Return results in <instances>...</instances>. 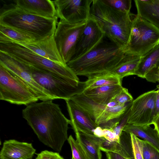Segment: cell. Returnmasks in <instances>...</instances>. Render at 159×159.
<instances>
[{"label":"cell","instance_id":"obj_1","mask_svg":"<svg viewBox=\"0 0 159 159\" xmlns=\"http://www.w3.org/2000/svg\"><path fill=\"white\" fill-rule=\"evenodd\" d=\"M22 115L41 142L56 152H61L68 140L71 122L63 113L59 105L52 100L33 103L22 110Z\"/></svg>","mask_w":159,"mask_h":159},{"label":"cell","instance_id":"obj_2","mask_svg":"<svg viewBox=\"0 0 159 159\" xmlns=\"http://www.w3.org/2000/svg\"><path fill=\"white\" fill-rule=\"evenodd\" d=\"M136 16L130 12L116 10L104 0H93L90 7V17L97 22L105 37L125 50Z\"/></svg>","mask_w":159,"mask_h":159},{"label":"cell","instance_id":"obj_3","mask_svg":"<svg viewBox=\"0 0 159 159\" xmlns=\"http://www.w3.org/2000/svg\"><path fill=\"white\" fill-rule=\"evenodd\" d=\"M125 52V49L111 41L103 40L91 51L67 64L77 76L89 78L110 72L117 66Z\"/></svg>","mask_w":159,"mask_h":159},{"label":"cell","instance_id":"obj_4","mask_svg":"<svg viewBox=\"0 0 159 159\" xmlns=\"http://www.w3.org/2000/svg\"><path fill=\"white\" fill-rule=\"evenodd\" d=\"M57 19H49L25 12L14 3L4 4L0 10V25L29 34L38 41L53 36Z\"/></svg>","mask_w":159,"mask_h":159},{"label":"cell","instance_id":"obj_5","mask_svg":"<svg viewBox=\"0 0 159 159\" xmlns=\"http://www.w3.org/2000/svg\"><path fill=\"white\" fill-rule=\"evenodd\" d=\"M26 64L28 66L33 78L45 90L52 100L62 99L66 100L83 93L84 90L83 82L56 75Z\"/></svg>","mask_w":159,"mask_h":159},{"label":"cell","instance_id":"obj_6","mask_svg":"<svg viewBox=\"0 0 159 159\" xmlns=\"http://www.w3.org/2000/svg\"><path fill=\"white\" fill-rule=\"evenodd\" d=\"M0 51L36 68L80 81L78 76L67 65L64 66L54 62L14 42H0Z\"/></svg>","mask_w":159,"mask_h":159},{"label":"cell","instance_id":"obj_7","mask_svg":"<svg viewBox=\"0 0 159 159\" xmlns=\"http://www.w3.org/2000/svg\"><path fill=\"white\" fill-rule=\"evenodd\" d=\"M159 43V30L137 14L125 52L141 57Z\"/></svg>","mask_w":159,"mask_h":159},{"label":"cell","instance_id":"obj_8","mask_svg":"<svg viewBox=\"0 0 159 159\" xmlns=\"http://www.w3.org/2000/svg\"><path fill=\"white\" fill-rule=\"evenodd\" d=\"M0 100L12 104L26 106L39 100L27 86L0 65Z\"/></svg>","mask_w":159,"mask_h":159},{"label":"cell","instance_id":"obj_9","mask_svg":"<svg viewBox=\"0 0 159 159\" xmlns=\"http://www.w3.org/2000/svg\"><path fill=\"white\" fill-rule=\"evenodd\" d=\"M86 22L70 23L60 20L57 23L53 36L59 52L66 64L74 55L78 40Z\"/></svg>","mask_w":159,"mask_h":159},{"label":"cell","instance_id":"obj_10","mask_svg":"<svg viewBox=\"0 0 159 159\" xmlns=\"http://www.w3.org/2000/svg\"><path fill=\"white\" fill-rule=\"evenodd\" d=\"M0 65L27 86L39 100H52L45 90L34 80L28 66L7 53L0 51Z\"/></svg>","mask_w":159,"mask_h":159},{"label":"cell","instance_id":"obj_11","mask_svg":"<svg viewBox=\"0 0 159 159\" xmlns=\"http://www.w3.org/2000/svg\"><path fill=\"white\" fill-rule=\"evenodd\" d=\"M157 92L155 90L148 91L133 100L130 108L127 124L142 126H150L152 124L154 118Z\"/></svg>","mask_w":159,"mask_h":159},{"label":"cell","instance_id":"obj_12","mask_svg":"<svg viewBox=\"0 0 159 159\" xmlns=\"http://www.w3.org/2000/svg\"><path fill=\"white\" fill-rule=\"evenodd\" d=\"M93 0H55L56 16L60 20L70 23L87 21L90 18Z\"/></svg>","mask_w":159,"mask_h":159},{"label":"cell","instance_id":"obj_13","mask_svg":"<svg viewBox=\"0 0 159 159\" xmlns=\"http://www.w3.org/2000/svg\"><path fill=\"white\" fill-rule=\"evenodd\" d=\"M105 34L97 22L90 17L76 44L71 60L80 57L93 49L103 40Z\"/></svg>","mask_w":159,"mask_h":159},{"label":"cell","instance_id":"obj_14","mask_svg":"<svg viewBox=\"0 0 159 159\" xmlns=\"http://www.w3.org/2000/svg\"><path fill=\"white\" fill-rule=\"evenodd\" d=\"M7 42H14L58 64L64 66L67 65L64 62L59 52L53 36L45 39L32 43Z\"/></svg>","mask_w":159,"mask_h":159},{"label":"cell","instance_id":"obj_15","mask_svg":"<svg viewBox=\"0 0 159 159\" xmlns=\"http://www.w3.org/2000/svg\"><path fill=\"white\" fill-rule=\"evenodd\" d=\"M70 117L72 127L81 131L94 134L98 126L92 117L70 99L65 100Z\"/></svg>","mask_w":159,"mask_h":159},{"label":"cell","instance_id":"obj_16","mask_svg":"<svg viewBox=\"0 0 159 159\" xmlns=\"http://www.w3.org/2000/svg\"><path fill=\"white\" fill-rule=\"evenodd\" d=\"M35 152L31 143L14 139L5 140L0 152V159H33Z\"/></svg>","mask_w":159,"mask_h":159},{"label":"cell","instance_id":"obj_17","mask_svg":"<svg viewBox=\"0 0 159 159\" xmlns=\"http://www.w3.org/2000/svg\"><path fill=\"white\" fill-rule=\"evenodd\" d=\"M105 152L117 153L127 159H135V148L130 133L123 131L119 141H109L104 137L100 147Z\"/></svg>","mask_w":159,"mask_h":159},{"label":"cell","instance_id":"obj_18","mask_svg":"<svg viewBox=\"0 0 159 159\" xmlns=\"http://www.w3.org/2000/svg\"><path fill=\"white\" fill-rule=\"evenodd\" d=\"M13 2L19 8L29 13L49 19L57 18L53 1L16 0Z\"/></svg>","mask_w":159,"mask_h":159},{"label":"cell","instance_id":"obj_19","mask_svg":"<svg viewBox=\"0 0 159 159\" xmlns=\"http://www.w3.org/2000/svg\"><path fill=\"white\" fill-rule=\"evenodd\" d=\"M76 140L85 152L88 159H101L100 148L103 137H99L73 127Z\"/></svg>","mask_w":159,"mask_h":159},{"label":"cell","instance_id":"obj_20","mask_svg":"<svg viewBox=\"0 0 159 159\" xmlns=\"http://www.w3.org/2000/svg\"><path fill=\"white\" fill-rule=\"evenodd\" d=\"M123 88L122 84L107 85L86 89L83 93L97 103L107 105Z\"/></svg>","mask_w":159,"mask_h":159},{"label":"cell","instance_id":"obj_21","mask_svg":"<svg viewBox=\"0 0 159 159\" xmlns=\"http://www.w3.org/2000/svg\"><path fill=\"white\" fill-rule=\"evenodd\" d=\"M137 15L159 30V0H135Z\"/></svg>","mask_w":159,"mask_h":159},{"label":"cell","instance_id":"obj_22","mask_svg":"<svg viewBox=\"0 0 159 159\" xmlns=\"http://www.w3.org/2000/svg\"><path fill=\"white\" fill-rule=\"evenodd\" d=\"M141 57L125 52L119 63L110 73L122 80L124 77L134 75Z\"/></svg>","mask_w":159,"mask_h":159},{"label":"cell","instance_id":"obj_23","mask_svg":"<svg viewBox=\"0 0 159 159\" xmlns=\"http://www.w3.org/2000/svg\"><path fill=\"white\" fill-rule=\"evenodd\" d=\"M123 131L133 134L142 140L149 143L159 151V135L155 129L150 126H142L127 124Z\"/></svg>","mask_w":159,"mask_h":159},{"label":"cell","instance_id":"obj_24","mask_svg":"<svg viewBox=\"0 0 159 159\" xmlns=\"http://www.w3.org/2000/svg\"><path fill=\"white\" fill-rule=\"evenodd\" d=\"M159 64V43L141 56L134 75L144 78L145 75Z\"/></svg>","mask_w":159,"mask_h":159},{"label":"cell","instance_id":"obj_25","mask_svg":"<svg viewBox=\"0 0 159 159\" xmlns=\"http://www.w3.org/2000/svg\"><path fill=\"white\" fill-rule=\"evenodd\" d=\"M70 99L87 113L94 120L100 116L107 106L97 103L83 93L75 95Z\"/></svg>","mask_w":159,"mask_h":159},{"label":"cell","instance_id":"obj_26","mask_svg":"<svg viewBox=\"0 0 159 159\" xmlns=\"http://www.w3.org/2000/svg\"><path fill=\"white\" fill-rule=\"evenodd\" d=\"M34 36L22 31L0 25V42L32 43L38 41Z\"/></svg>","mask_w":159,"mask_h":159},{"label":"cell","instance_id":"obj_27","mask_svg":"<svg viewBox=\"0 0 159 159\" xmlns=\"http://www.w3.org/2000/svg\"><path fill=\"white\" fill-rule=\"evenodd\" d=\"M122 80L110 72L88 78L83 82L84 90L107 85L122 84Z\"/></svg>","mask_w":159,"mask_h":159},{"label":"cell","instance_id":"obj_28","mask_svg":"<svg viewBox=\"0 0 159 159\" xmlns=\"http://www.w3.org/2000/svg\"><path fill=\"white\" fill-rule=\"evenodd\" d=\"M132 102L123 106L117 105L112 107L107 106L100 116L94 120L96 123L99 126L120 117L131 106Z\"/></svg>","mask_w":159,"mask_h":159},{"label":"cell","instance_id":"obj_29","mask_svg":"<svg viewBox=\"0 0 159 159\" xmlns=\"http://www.w3.org/2000/svg\"><path fill=\"white\" fill-rule=\"evenodd\" d=\"M67 141L72 151V159H88L80 144L71 135L69 137Z\"/></svg>","mask_w":159,"mask_h":159},{"label":"cell","instance_id":"obj_30","mask_svg":"<svg viewBox=\"0 0 159 159\" xmlns=\"http://www.w3.org/2000/svg\"><path fill=\"white\" fill-rule=\"evenodd\" d=\"M104 0L106 3L116 10L123 12H130L131 7V0Z\"/></svg>","mask_w":159,"mask_h":159},{"label":"cell","instance_id":"obj_31","mask_svg":"<svg viewBox=\"0 0 159 159\" xmlns=\"http://www.w3.org/2000/svg\"><path fill=\"white\" fill-rule=\"evenodd\" d=\"M133 101V98L127 89L123 87L120 91L112 99L111 102H115L118 105L123 106Z\"/></svg>","mask_w":159,"mask_h":159},{"label":"cell","instance_id":"obj_32","mask_svg":"<svg viewBox=\"0 0 159 159\" xmlns=\"http://www.w3.org/2000/svg\"><path fill=\"white\" fill-rule=\"evenodd\" d=\"M143 159H159V151L149 143L143 140Z\"/></svg>","mask_w":159,"mask_h":159},{"label":"cell","instance_id":"obj_33","mask_svg":"<svg viewBox=\"0 0 159 159\" xmlns=\"http://www.w3.org/2000/svg\"><path fill=\"white\" fill-rule=\"evenodd\" d=\"M131 105L126 112L121 116L118 124L112 130L116 134L118 141L119 140L120 136L124 128L127 124V120Z\"/></svg>","mask_w":159,"mask_h":159},{"label":"cell","instance_id":"obj_34","mask_svg":"<svg viewBox=\"0 0 159 159\" xmlns=\"http://www.w3.org/2000/svg\"><path fill=\"white\" fill-rule=\"evenodd\" d=\"M35 159H64L58 152L44 150L38 153Z\"/></svg>","mask_w":159,"mask_h":159},{"label":"cell","instance_id":"obj_35","mask_svg":"<svg viewBox=\"0 0 159 159\" xmlns=\"http://www.w3.org/2000/svg\"><path fill=\"white\" fill-rule=\"evenodd\" d=\"M102 137L109 141H118L115 133L109 129H103Z\"/></svg>","mask_w":159,"mask_h":159},{"label":"cell","instance_id":"obj_36","mask_svg":"<svg viewBox=\"0 0 159 159\" xmlns=\"http://www.w3.org/2000/svg\"><path fill=\"white\" fill-rule=\"evenodd\" d=\"M106 153L107 159H127L116 152H109Z\"/></svg>","mask_w":159,"mask_h":159},{"label":"cell","instance_id":"obj_37","mask_svg":"<svg viewBox=\"0 0 159 159\" xmlns=\"http://www.w3.org/2000/svg\"><path fill=\"white\" fill-rule=\"evenodd\" d=\"M157 91V92L155 104V114L154 119L159 114V90H158Z\"/></svg>","mask_w":159,"mask_h":159},{"label":"cell","instance_id":"obj_38","mask_svg":"<svg viewBox=\"0 0 159 159\" xmlns=\"http://www.w3.org/2000/svg\"><path fill=\"white\" fill-rule=\"evenodd\" d=\"M152 124L154 125V129L159 135V114L154 119Z\"/></svg>","mask_w":159,"mask_h":159},{"label":"cell","instance_id":"obj_39","mask_svg":"<svg viewBox=\"0 0 159 159\" xmlns=\"http://www.w3.org/2000/svg\"><path fill=\"white\" fill-rule=\"evenodd\" d=\"M157 88L158 89V90H159V84L157 85Z\"/></svg>","mask_w":159,"mask_h":159}]
</instances>
